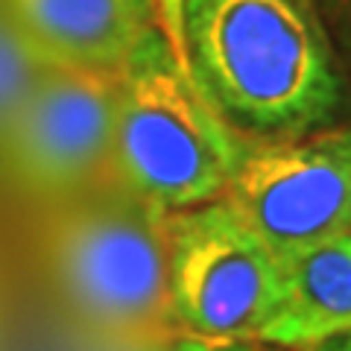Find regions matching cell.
I'll use <instances>...</instances> for the list:
<instances>
[{"label":"cell","mask_w":351,"mask_h":351,"mask_svg":"<svg viewBox=\"0 0 351 351\" xmlns=\"http://www.w3.org/2000/svg\"><path fill=\"white\" fill-rule=\"evenodd\" d=\"M176 44L246 144L334 129L348 82L313 0H182Z\"/></svg>","instance_id":"cell-1"},{"label":"cell","mask_w":351,"mask_h":351,"mask_svg":"<svg viewBox=\"0 0 351 351\" xmlns=\"http://www.w3.org/2000/svg\"><path fill=\"white\" fill-rule=\"evenodd\" d=\"M246 144L196 88L161 24L117 71L112 179L161 214L223 199Z\"/></svg>","instance_id":"cell-2"},{"label":"cell","mask_w":351,"mask_h":351,"mask_svg":"<svg viewBox=\"0 0 351 351\" xmlns=\"http://www.w3.org/2000/svg\"><path fill=\"white\" fill-rule=\"evenodd\" d=\"M53 208L44 258L76 319L100 343L179 337L167 284V214L114 179Z\"/></svg>","instance_id":"cell-3"},{"label":"cell","mask_w":351,"mask_h":351,"mask_svg":"<svg viewBox=\"0 0 351 351\" xmlns=\"http://www.w3.org/2000/svg\"><path fill=\"white\" fill-rule=\"evenodd\" d=\"M167 284L182 334L258 343L281 299V261L223 199L167 214Z\"/></svg>","instance_id":"cell-4"},{"label":"cell","mask_w":351,"mask_h":351,"mask_svg":"<svg viewBox=\"0 0 351 351\" xmlns=\"http://www.w3.org/2000/svg\"><path fill=\"white\" fill-rule=\"evenodd\" d=\"M114 103V71L47 64L0 135L6 176L53 205L112 179Z\"/></svg>","instance_id":"cell-5"},{"label":"cell","mask_w":351,"mask_h":351,"mask_svg":"<svg viewBox=\"0 0 351 351\" xmlns=\"http://www.w3.org/2000/svg\"><path fill=\"white\" fill-rule=\"evenodd\" d=\"M223 202L278 258L351 232V129L252 144Z\"/></svg>","instance_id":"cell-6"},{"label":"cell","mask_w":351,"mask_h":351,"mask_svg":"<svg viewBox=\"0 0 351 351\" xmlns=\"http://www.w3.org/2000/svg\"><path fill=\"white\" fill-rule=\"evenodd\" d=\"M0 9L50 64L114 73L161 24L156 0H0Z\"/></svg>","instance_id":"cell-7"},{"label":"cell","mask_w":351,"mask_h":351,"mask_svg":"<svg viewBox=\"0 0 351 351\" xmlns=\"http://www.w3.org/2000/svg\"><path fill=\"white\" fill-rule=\"evenodd\" d=\"M278 261V311L258 343L304 351L351 337V232Z\"/></svg>","instance_id":"cell-8"},{"label":"cell","mask_w":351,"mask_h":351,"mask_svg":"<svg viewBox=\"0 0 351 351\" xmlns=\"http://www.w3.org/2000/svg\"><path fill=\"white\" fill-rule=\"evenodd\" d=\"M47 64L50 62L38 56V50L21 36L18 27L0 9V135L27 103Z\"/></svg>","instance_id":"cell-9"},{"label":"cell","mask_w":351,"mask_h":351,"mask_svg":"<svg viewBox=\"0 0 351 351\" xmlns=\"http://www.w3.org/2000/svg\"><path fill=\"white\" fill-rule=\"evenodd\" d=\"M252 343H219V339H202L191 334H179L167 351H252Z\"/></svg>","instance_id":"cell-10"},{"label":"cell","mask_w":351,"mask_h":351,"mask_svg":"<svg viewBox=\"0 0 351 351\" xmlns=\"http://www.w3.org/2000/svg\"><path fill=\"white\" fill-rule=\"evenodd\" d=\"M173 339L167 343H103V351H167Z\"/></svg>","instance_id":"cell-11"},{"label":"cell","mask_w":351,"mask_h":351,"mask_svg":"<svg viewBox=\"0 0 351 351\" xmlns=\"http://www.w3.org/2000/svg\"><path fill=\"white\" fill-rule=\"evenodd\" d=\"M304 351H348L339 339H331V343H322V346H313V348H304Z\"/></svg>","instance_id":"cell-12"},{"label":"cell","mask_w":351,"mask_h":351,"mask_svg":"<svg viewBox=\"0 0 351 351\" xmlns=\"http://www.w3.org/2000/svg\"><path fill=\"white\" fill-rule=\"evenodd\" d=\"M339 343H343V346H346V348L351 351V337H343V339H339Z\"/></svg>","instance_id":"cell-13"}]
</instances>
